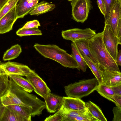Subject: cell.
I'll return each mask as SVG.
<instances>
[{
    "mask_svg": "<svg viewBox=\"0 0 121 121\" xmlns=\"http://www.w3.org/2000/svg\"><path fill=\"white\" fill-rule=\"evenodd\" d=\"M26 121L20 115L3 105L0 99V121Z\"/></svg>",
    "mask_w": 121,
    "mask_h": 121,
    "instance_id": "15",
    "label": "cell"
},
{
    "mask_svg": "<svg viewBox=\"0 0 121 121\" xmlns=\"http://www.w3.org/2000/svg\"><path fill=\"white\" fill-rule=\"evenodd\" d=\"M17 35L20 37L32 35H41L42 33L38 28H34L29 29H19L16 32Z\"/></svg>",
    "mask_w": 121,
    "mask_h": 121,
    "instance_id": "28",
    "label": "cell"
},
{
    "mask_svg": "<svg viewBox=\"0 0 121 121\" xmlns=\"http://www.w3.org/2000/svg\"><path fill=\"white\" fill-rule=\"evenodd\" d=\"M103 33V39L105 46L116 61L118 52V45H121V42L113 33L109 25H105Z\"/></svg>",
    "mask_w": 121,
    "mask_h": 121,
    "instance_id": "6",
    "label": "cell"
},
{
    "mask_svg": "<svg viewBox=\"0 0 121 121\" xmlns=\"http://www.w3.org/2000/svg\"></svg>",
    "mask_w": 121,
    "mask_h": 121,
    "instance_id": "42",
    "label": "cell"
},
{
    "mask_svg": "<svg viewBox=\"0 0 121 121\" xmlns=\"http://www.w3.org/2000/svg\"><path fill=\"white\" fill-rule=\"evenodd\" d=\"M85 106L91 113L98 121H107V119L99 107L90 101L85 102Z\"/></svg>",
    "mask_w": 121,
    "mask_h": 121,
    "instance_id": "20",
    "label": "cell"
},
{
    "mask_svg": "<svg viewBox=\"0 0 121 121\" xmlns=\"http://www.w3.org/2000/svg\"><path fill=\"white\" fill-rule=\"evenodd\" d=\"M8 76L16 84L26 92L30 93L34 91L33 87L27 79L18 75H11Z\"/></svg>",
    "mask_w": 121,
    "mask_h": 121,
    "instance_id": "22",
    "label": "cell"
},
{
    "mask_svg": "<svg viewBox=\"0 0 121 121\" xmlns=\"http://www.w3.org/2000/svg\"><path fill=\"white\" fill-rule=\"evenodd\" d=\"M9 78V91L0 98L2 104L6 106L16 105L27 107L30 110L32 117L41 114L46 108L45 102L36 95L25 91L10 77Z\"/></svg>",
    "mask_w": 121,
    "mask_h": 121,
    "instance_id": "1",
    "label": "cell"
},
{
    "mask_svg": "<svg viewBox=\"0 0 121 121\" xmlns=\"http://www.w3.org/2000/svg\"><path fill=\"white\" fill-rule=\"evenodd\" d=\"M21 46L17 44L12 46L4 53L3 59L4 61L14 59L18 57L22 52Z\"/></svg>",
    "mask_w": 121,
    "mask_h": 121,
    "instance_id": "26",
    "label": "cell"
},
{
    "mask_svg": "<svg viewBox=\"0 0 121 121\" xmlns=\"http://www.w3.org/2000/svg\"><path fill=\"white\" fill-rule=\"evenodd\" d=\"M8 0H0V9Z\"/></svg>",
    "mask_w": 121,
    "mask_h": 121,
    "instance_id": "39",
    "label": "cell"
},
{
    "mask_svg": "<svg viewBox=\"0 0 121 121\" xmlns=\"http://www.w3.org/2000/svg\"><path fill=\"white\" fill-rule=\"evenodd\" d=\"M75 121H98L87 109L83 114L79 116L75 119Z\"/></svg>",
    "mask_w": 121,
    "mask_h": 121,
    "instance_id": "30",
    "label": "cell"
},
{
    "mask_svg": "<svg viewBox=\"0 0 121 121\" xmlns=\"http://www.w3.org/2000/svg\"><path fill=\"white\" fill-rule=\"evenodd\" d=\"M97 4L101 13L104 17L106 14V10L105 4L103 0H97Z\"/></svg>",
    "mask_w": 121,
    "mask_h": 121,
    "instance_id": "36",
    "label": "cell"
},
{
    "mask_svg": "<svg viewBox=\"0 0 121 121\" xmlns=\"http://www.w3.org/2000/svg\"><path fill=\"white\" fill-rule=\"evenodd\" d=\"M34 47L44 57L54 60L65 67L73 69L78 67L77 62L71 55L56 45L36 43Z\"/></svg>",
    "mask_w": 121,
    "mask_h": 121,
    "instance_id": "3",
    "label": "cell"
},
{
    "mask_svg": "<svg viewBox=\"0 0 121 121\" xmlns=\"http://www.w3.org/2000/svg\"><path fill=\"white\" fill-rule=\"evenodd\" d=\"M105 25H109L113 33L117 37L118 27L121 25V0H117L109 13Z\"/></svg>",
    "mask_w": 121,
    "mask_h": 121,
    "instance_id": "10",
    "label": "cell"
},
{
    "mask_svg": "<svg viewBox=\"0 0 121 121\" xmlns=\"http://www.w3.org/2000/svg\"><path fill=\"white\" fill-rule=\"evenodd\" d=\"M84 59L87 66L90 69L99 83H103V81L102 76V71L98 65L94 63L90 60L85 55H81Z\"/></svg>",
    "mask_w": 121,
    "mask_h": 121,
    "instance_id": "23",
    "label": "cell"
},
{
    "mask_svg": "<svg viewBox=\"0 0 121 121\" xmlns=\"http://www.w3.org/2000/svg\"><path fill=\"white\" fill-rule=\"evenodd\" d=\"M63 102L62 105L65 108L73 110L86 109L85 102L80 99L69 97H63Z\"/></svg>",
    "mask_w": 121,
    "mask_h": 121,
    "instance_id": "16",
    "label": "cell"
},
{
    "mask_svg": "<svg viewBox=\"0 0 121 121\" xmlns=\"http://www.w3.org/2000/svg\"><path fill=\"white\" fill-rule=\"evenodd\" d=\"M89 39H80L72 42H74L81 55L86 56L90 60L99 65L97 61L93 57L90 51L89 46Z\"/></svg>",
    "mask_w": 121,
    "mask_h": 121,
    "instance_id": "17",
    "label": "cell"
},
{
    "mask_svg": "<svg viewBox=\"0 0 121 121\" xmlns=\"http://www.w3.org/2000/svg\"><path fill=\"white\" fill-rule=\"evenodd\" d=\"M86 109L87 108L82 110H71L65 108L62 105L57 111L63 116L64 121H75V118L84 114Z\"/></svg>",
    "mask_w": 121,
    "mask_h": 121,
    "instance_id": "19",
    "label": "cell"
},
{
    "mask_svg": "<svg viewBox=\"0 0 121 121\" xmlns=\"http://www.w3.org/2000/svg\"><path fill=\"white\" fill-rule=\"evenodd\" d=\"M56 6L54 4L43 1L38 3L30 12L31 15L38 16L52 11Z\"/></svg>",
    "mask_w": 121,
    "mask_h": 121,
    "instance_id": "18",
    "label": "cell"
},
{
    "mask_svg": "<svg viewBox=\"0 0 121 121\" xmlns=\"http://www.w3.org/2000/svg\"><path fill=\"white\" fill-rule=\"evenodd\" d=\"M112 97L116 106L121 108V95H114Z\"/></svg>",
    "mask_w": 121,
    "mask_h": 121,
    "instance_id": "37",
    "label": "cell"
},
{
    "mask_svg": "<svg viewBox=\"0 0 121 121\" xmlns=\"http://www.w3.org/2000/svg\"><path fill=\"white\" fill-rule=\"evenodd\" d=\"M34 88V91L44 99L51 92V90L43 79L32 70L26 76Z\"/></svg>",
    "mask_w": 121,
    "mask_h": 121,
    "instance_id": "7",
    "label": "cell"
},
{
    "mask_svg": "<svg viewBox=\"0 0 121 121\" xmlns=\"http://www.w3.org/2000/svg\"><path fill=\"white\" fill-rule=\"evenodd\" d=\"M99 68L102 71L104 83L111 86L121 83L120 71L111 70Z\"/></svg>",
    "mask_w": 121,
    "mask_h": 121,
    "instance_id": "14",
    "label": "cell"
},
{
    "mask_svg": "<svg viewBox=\"0 0 121 121\" xmlns=\"http://www.w3.org/2000/svg\"><path fill=\"white\" fill-rule=\"evenodd\" d=\"M15 112L23 117L26 121H30L32 113L28 108L20 105H13L7 106Z\"/></svg>",
    "mask_w": 121,
    "mask_h": 121,
    "instance_id": "24",
    "label": "cell"
},
{
    "mask_svg": "<svg viewBox=\"0 0 121 121\" xmlns=\"http://www.w3.org/2000/svg\"><path fill=\"white\" fill-rule=\"evenodd\" d=\"M112 112L114 115L112 121H121V108L116 106L113 108Z\"/></svg>",
    "mask_w": 121,
    "mask_h": 121,
    "instance_id": "34",
    "label": "cell"
},
{
    "mask_svg": "<svg viewBox=\"0 0 121 121\" xmlns=\"http://www.w3.org/2000/svg\"><path fill=\"white\" fill-rule=\"evenodd\" d=\"M19 0H8L0 9V20L16 6Z\"/></svg>",
    "mask_w": 121,
    "mask_h": 121,
    "instance_id": "29",
    "label": "cell"
},
{
    "mask_svg": "<svg viewBox=\"0 0 121 121\" xmlns=\"http://www.w3.org/2000/svg\"><path fill=\"white\" fill-rule=\"evenodd\" d=\"M71 55L75 59L78 65V67L77 69L79 71L81 70L83 72H86L87 66L73 42L71 43Z\"/></svg>",
    "mask_w": 121,
    "mask_h": 121,
    "instance_id": "21",
    "label": "cell"
},
{
    "mask_svg": "<svg viewBox=\"0 0 121 121\" xmlns=\"http://www.w3.org/2000/svg\"><path fill=\"white\" fill-rule=\"evenodd\" d=\"M95 90L101 96L114 103L112 97L115 94L110 86L104 83H99Z\"/></svg>",
    "mask_w": 121,
    "mask_h": 121,
    "instance_id": "25",
    "label": "cell"
},
{
    "mask_svg": "<svg viewBox=\"0 0 121 121\" xmlns=\"http://www.w3.org/2000/svg\"><path fill=\"white\" fill-rule=\"evenodd\" d=\"M39 0H19L16 7L17 19L22 18L38 3Z\"/></svg>",
    "mask_w": 121,
    "mask_h": 121,
    "instance_id": "13",
    "label": "cell"
},
{
    "mask_svg": "<svg viewBox=\"0 0 121 121\" xmlns=\"http://www.w3.org/2000/svg\"><path fill=\"white\" fill-rule=\"evenodd\" d=\"M41 25L39 21L37 20H33L27 22L21 28V29H29L34 28H38Z\"/></svg>",
    "mask_w": 121,
    "mask_h": 121,
    "instance_id": "33",
    "label": "cell"
},
{
    "mask_svg": "<svg viewBox=\"0 0 121 121\" xmlns=\"http://www.w3.org/2000/svg\"><path fill=\"white\" fill-rule=\"evenodd\" d=\"M110 87L115 95H121V83Z\"/></svg>",
    "mask_w": 121,
    "mask_h": 121,
    "instance_id": "35",
    "label": "cell"
},
{
    "mask_svg": "<svg viewBox=\"0 0 121 121\" xmlns=\"http://www.w3.org/2000/svg\"><path fill=\"white\" fill-rule=\"evenodd\" d=\"M103 33L96 34L89 39L90 49L99 67L108 70L120 71L116 61L107 50L103 39Z\"/></svg>",
    "mask_w": 121,
    "mask_h": 121,
    "instance_id": "2",
    "label": "cell"
},
{
    "mask_svg": "<svg viewBox=\"0 0 121 121\" xmlns=\"http://www.w3.org/2000/svg\"><path fill=\"white\" fill-rule=\"evenodd\" d=\"M99 83L95 78L83 79L65 86V91L67 96L81 99L95 90Z\"/></svg>",
    "mask_w": 121,
    "mask_h": 121,
    "instance_id": "4",
    "label": "cell"
},
{
    "mask_svg": "<svg viewBox=\"0 0 121 121\" xmlns=\"http://www.w3.org/2000/svg\"><path fill=\"white\" fill-rule=\"evenodd\" d=\"M44 99L46 108L48 112L50 113L57 111L60 108L63 103V97L51 93Z\"/></svg>",
    "mask_w": 121,
    "mask_h": 121,
    "instance_id": "12",
    "label": "cell"
},
{
    "mask_svg": "<svg viewBox=\"0 0 121 121\" xmlns=\"http://www.w3.org/2000/svg\"><path fill=\"white\" fill-rule=\"evenodd\" d=\"M72 18L78 22L84 23L87 19L89 12L92 8L91 0H72Z\"/></svg>",
    "mask_w": 121,
    "mask_h": 121,
    "instance_id": "5",
    "label": "cell"
},
{
    "mask_svg": "<svg viewBox=\"0 0 121 121\" xmlns=\"http://www.w3.org/2000/svg\"><path fill=\"white\" fill-rule=\"evenodd\" d=\"M0 67L1 72L8 75H15L26 77L32 70L26 65L14 62L0 63Z\"/></svg>",
    "mask_w": 121,
    "mask_h": 121,
    "instance_id": "9",
    "label": "cell"
},
{
    "mask_svg": "<svg viewBox=\"0 0 121 121\" xmlns=\"http://www.w3.org/2000/svg\"><path fill=\"white\" fill-rule=\"evenodd\" d=\"M0 75L1 73V69L0 67Z\"/></svg>",
    "mask_w": 121,
    "mask_h": 121,
    "instance_id": "40",
    "label": "cell"
},
{
    "mask_svg": "<svg viewBox=\"0 0 121 121\" xmlns=\"http://www.w3.org/2000/svg\"><path fill=\"white\" fill-rule=\"evenodd\" d=\"M61 33L64 39L72 42L80 39H90L96 34L95 31L90 28L84 29L75 28L63 30Z\"/></svg>",
    "mask_w": 121,
    "mask_h": 121,
    "instance_id": "8",
    "label": "cell"
},
{
    "mask_svg": "<svg viewBox=\"0 0 121 121\" xmlns=\"http://www.w3.org/2000/svg\"><path fill=\"white\" fill-rule=\"evenodd\" d=\"M117 0H103L105 5L106 14L104 18L105 21L107 19L110 11Z\"/></svg>",
    "mask_w": 121,
    "mask_h": 121,
    "instance_id": "31",
    "label": "cell"
},
{
    "mask_svg": "<svg viewBox=\"0 0 121 121\" xmlns=\"http://www.w3.org/2000/svg\"><path fill=\"white\" fill-rule=\"evenodd\" d=\"M44 121H64L62 115L58 111L55 114L46 118Z\"/></svg>",
    "mask_w": 121,
    "mask_h": 121,
    "instance_id": "32",
    "label": "cell"
},
{
    "mask_svg": "<svg viewBox=\"0 0 121 121\" xmlns=\"http://www.w3.org/2000/svg\"><path fill=\"white\" fill-rule=\"evenodd\" d=\"M16 7V6L0 20V34L6 33L12 29L13 25L17 19Z\"/></svg>",
    "mask_w": 121,
    "mask_h": 121,
    "instance_id": "11",
    "label": "cell"
},
{
    "mask_svg": "<svg viewBox=\"0 0 121 121\" xmlns=\"http://www.w3.org/2000/svg\"><path fill=\"white\" fill-rule=\"evenodd\" d=\"M9 86V76L1 72L0 75V99L8 92Z\"/></svg>",
    "mask_w": 121,
    "mask_h": 121,
    "instance_id": "27",
    "label": "cell"
},
{
    "mask_svg": "<svg viewBox=\"0 0 121 121\" xmlns=\"http://www.w3.org/2000/svg\"><path fill=\"white\" fill-rule=\"evenodd\" d=\"M116 62L117 65L121 66V50H120L118 52Z\"/></svg>",
    "mask_w": 121,
    "mask_h": 121,
    "instance_id": "38",
    "label": "cell"
},
{
    "mask_svg": "<svg viewBox=\"0 0 121 121\" xmlns=\"http://www.w3.org/2000/svg\"><path fill=\"white\" fill-rule=\"evenodd\" d=\"M67 0L69 1H71L72 0Z\"/></svg>",
    "mask_w": 121,
    "mask_h": 121,
    "instance_id": "41",
    "label": "cell"
}]
</instances>
